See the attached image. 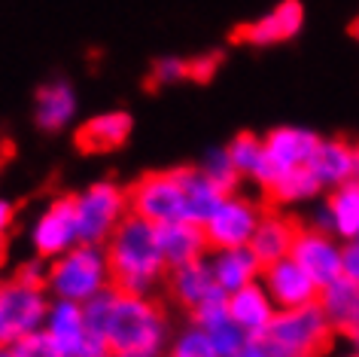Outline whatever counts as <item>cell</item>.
Segmentation results:
<instances>
[{
    "label": "cell",
    "mask_w": 359,
    "mask_h": 357,
    "mask_svg": "<svg viewBox=\"0 0 359 357\" xmlns=\"http://www.w3.org/2000/svg\"><path fill=\"white\" fill-rule=\"evenodd\" d=\"M76 113V92L65 77L43 83L34 98V122L43 131H61Z\"/></svg>",
    "instance_id": "ac0fdd59"
},
{
    "label": "cell",
    "mask_w": 359,
    "mask_h": 357,
    "mask_svg": "<svg viewBox=\"0 0 359 357\" xmlns=\"http://www.w3.org/2000/svg\"><path fill=\"white\" fill-rule=\"evenodd\" d=\"M107 290L116 297H147L149 287L168 275L158 226L137 214H125L107 238Z\"/></svg>",
    "instance_id": "6da1fadb"
},
{
    "label": "cell",
    "mask_w": 359,
    "mask_h": 357,
    "mask_svg": "<svg viewBox=\"0 0 359 357\" xmlns=\"http://www.w3.org/2000/svg\"><path fill=\"white\" fill-rule=\"evenodd\" d=\"M49 336H52V342H55L61 357H79V351H83V339H86L83 309L74 306L70 299L61 302V306L52 311Z\"/></svg>",
    "instance_id": "7402d4cb"
},
{
    "label": "cell",
    "mask_w": 359,
    "mask_h": 357,
    "mask_svg": "<svg viewBox=\"0 0 359 357\" xmlns=\"http://www.w3.org/2000/svg\"><path fill=\"white\" fill-rule=\"evenodd\" d=\"M177 174H180L183 195H186V217L204 226V223L213 217V211L222 205L226 193H222L201 168H177Z\"/></svg>",
    "instance_id": "d6986e66"
},
{
    "label": "cell",
    "mask_w": 359,
    "mask_h": 357,
    "mask_svg": "<svg viewBox=\"0 0 359 357\" xmlns=\"http://www.w3.org/2000/svg\"><path fill=\"white\" fill-rule=\"evenodd\" d=\"M326 208L332 214L338 235H347V238L359 235V181H344L341 186H335Z\"/></svg>",
    "instance_id": "d4e9b609"
},
{
    "label": "cell",
    "mask_w": 359,
    "mask_h": 357,
    "mask_svg": "<svg viewBox=\"0 0 359 357\" xmlns=\"http://www.w3.org/2000/svg\"><path fill=\"white\" fill-rule=\"evenodd\" d=\"M104 257L95 247H76L67 257H61L58 263H52L49 269V284L55 287L65 299H92L97 290L104 287Z\"/></svg>",
    "instance_id": "52a82bcc"
},
{
    "label": "cell",
    "mask_w": 359,
    "mask_h": 357,
    "mask_svg": "<svg viewBox=\"0 0 359 357\" xmlns=\"http://www.w3.org/2000/svg\"><path fill=\"white\" fill-rule=\"evenodd\" d=\"M292 260L299 263L323 290H326L332 281H338L341 275H344V272H341V254L335 251V245L329 242L326 232H320L313 226L302 229L299 242H295V247H292Z\"/></svg>",
    "instance_id": "4fadbf2b"
},
{
    "label": "cell",
    "mask_w": 359,
    "mask_h": 357,
    "mask_svg": "<svg viewBox=\"0 0 359 357\" xmlns=\"http://www.w3.org/2000/svg\"><path fill=\"white\" fill-rule=\"evenodd\" d=\"M350 181H359V144H353V171H350Z\"/></svg>",
    "instance_id": "e575fe53"
},
{
    "label": "cell",
    "mask_w": 359,
    "mask_h": 357,
    "mask_svg": "<svg viewBox=\"0 0 359 357\" xmlns=\"http://www.w3.org/2000/svg\"><path fill=\"white\" fill-rule=\"evenodd\" d=\"M158 242H161V251H165L168 269H180L186 263L204 260V254L210 251L204 226L192 220H177V223L158 226Z\"/></svg>",
    "instance_id": "e0dca14e"
},
{
    "label": "cell",
    "mask_w": 359,
    "mask_h": 357,
    "mask_svg": "<svg viewBox=\"0 0 359 357\" xmlns=\"http://www.w3.org/2000/svg\"><path fill=\"white\" fill-rule=\"evenodd\" d=\"M302 229H304L302 220L277 214L274 208L265 211V217L259 220L253 238H250V245H247L250 254H253L256 263H259V275H262L268 266L292 257V247H295V242H299Z\"/></svg>",
    "instance_id": "30bf717a"
},
{
    "label": "cell",
    "mask_w": 359,
    "mask_h": 357,
    "mask_svg": "<svg viewBox=\"0 0 359 357\" xmlns=\"http://www.w3.org/2000/svg\"><path fill=\"white\" fill-rule=\"evenodd\" d=\"M116 297V293H113ZM165 333V311L152 297H116L110 324H107V345L113 354H156Z\"/></svg>",
    "instance_id": "3957f363"
},
{
    "label": "cell",
    "mask_w": 359,
    "mask_h": 357,
    "mask_svg": "<svg viewBox=\"0 0 359 357\" xmlns=\"http://www.w3.org/2000/svg\"><path fill=\"white\" fill-rule=\"evenodd\" d=\"M0 357H13L10 351H6V348H0Z\"/></svg>",
    "instance_id": "74e56055"
},
{
    "label": "cell",
    "mask_w": 359,
    "mask_h": 357,
    "mask_svg": "<svg viewBox=\"0 0 359 357\" xmlns=\"http://www.w3.org/2000/svg\"><path fill=\"white\" fill-rule=\"evenodd\" d=\"M268 205H256L244 195H226L222 205L213 211V217L204 223V235H208L210 251H235L247 247L259 220L265 217Z\"/></svg>",
    "instance_id": "8992f818"
},
{
    "label": "cell",
    "mask_w": 359,
    "mask_h": 357,
    "mask_svg": "<svg viewBox=\"0 0 359 357\" xmlns=\"http://www.w3.org/2000/svg\"><path fill=\"white\" fill-rule=\"evenodd\" d=\"M131 116L125 110H107L92 116L88 122H83L76 131V147L79 153L97 156V153H113L119 150L131 135Z\"/></svg>",
    "instance_id": "2e32d148"
},
{
    "label": "cell",
    "mask_w": 359,
    "mask_h": 357,
    "mask_svg": "<svg viewBox=\"0 0 359 357\" xmlns=\"http://www.w3.org/2000/svg\"><path fill=\"white\" fill-rule=\"evenodd\" d=\"M350 357H359V354H350Z\"/></svg>",
    "instance_id": "f35d334b"
},
{
    "label": "cell",
    "mask_w": 359,
    "mask_h": 357,
    "mask_svg": "<svg viewBox=\"0 0 359 357\" xmlns=\"http://www.w3.org/2000/svg\"><path fill=\"white\" fill-rule=\"evenodd\" d=\"M128 214V190L113 181L92 183L76 195V242L95 247L113 235V229Z\"/></svg>",
    "instance_id": "277c9868"
},
{
    "label": "cell",
    "mask_w": 359,
    "mask_h": 357,
    "mask_svg": "<svg viewBox=\"0 0 359 357\" xmlns=\"http://www.w3.org/2000/svg\"><path fill=\"white\" fill-rule=\"evenodd\" d=\"M229 315H231V320H235L241 330H247V336L262 333V330L271 324V318H274L271 315V306H268V299H265V293L259 290L253 281L231 293Z\"/></svg>",
    "instance_id": "44dd1931"
},
{
    "label": "cell",
    "mask_w": 359,
    "mask_h": 357,
    "mask_svg": "<svg viewBox=\"0 0 359 357\" xmlns=\"http://www.w3.org/2000/svg\"><path fill=\"white\" fill-rule=\"evenodd\" d=\"M213 275H217L222 290H241L244 284L253 281V275H259V263L256 257L250 254V247H235V251H219L217 266H213Z\"/></svg>",
    "instance_id": "cb8c5ba5"
},
{
    "label": "cell",
    "mask_w": 359,
    "mask_h": 357,
    "mask_svg": "<svg viewBox=\"0 0 359 357\" xmlns=\"http://www.w3.org/2000/svg\"><path fill=\"white\" fill-rule=\"evenodd\" d=\"M323 190L320 177L311 171V165H302V168H290V171L277 174L271 186H265L268 193V208H277V205H290V202H302V199H311Z\"/></svg>",
    "instance_id": "603a6c76"
},
{
    "label": "cell",
    "mask_w": 359,
    "mask_h": 357,
    "mask_svg": "<svg viewBox=\"0 0 359 357\" xmlns=\"http://www.w3.org/2000/svg\"><path fill=\"white\" fill-rule=\"evenodd\" d=\"M302 25H304V6L299 0H280L271 13L238 25L231 40L247 43V46H274V43L292 40L302 31Z\"/></svg>",
    "instance_id": "8fae6325"
},
{
    "label": "cell",
    "mask_w": 359,
    "mask_h": 357,
    "mask_svg": "<svg viewBox=\"0 0 359 357\" xmlns=\"http://www.w3.org/2000/svg\"><path fill=\"white\" fill-rule=\"evenodd\" d=\"M183 79H192V58H180V56H165L158 58L149 70L147 86L161 89V86H177Z\"/></svg>",
    "instance_id": "83f0119b"
},
{
    "label": "cell",
    "mask_w": 359,
    "mask_h": 357,
    "mask_svg": "<svg viewBox=\"0 0 359 357\" xmlns=\"http://www.w3.org/2000/svg\"><path fill=\"white\" fill-rule=\"evenodd\" d=\"M219 61L222 56H198V58H192V79H201V83H208V79L213 77V70L219 67Z\"/></svg>",
    "instance_id": "4dcf8cb0"
},
{
    "label": "cell",
    "mask_w": 359,
    "mask_h": 357,
    "mask_svg": "<svg viewBox=\"0 0 359 357\" xmlns=\"http://www.w3.org/2000/svg\"><path fill=\"white\" fill-rule=\"evenodd\" d=\"M262 141H265V159H268V165H271V171L277 177V174L290 171V168L311 165V159H313V153H317L323 138L317 135V131H311V129L280 126V129L268 131Z\"/></svg>",
    "instance_id": "7c38bea8"
},
{
    "label": "cell",
    "mask_w": 359,
    "mask_h": 357,
    "mask_svg": "<svg viewBox=\"0 0 359 357\" xmlns=\"http://www.w3.org/2000/svg\"><path fill=\"white\" fill-rule=\"evenodd\" d=\"M350 34H353V40H359V19H356L353 25H350Z\"/></svg>",
    "instance_id": "d590c367"
},
{
    "label": "cell",
    "mask_w": 359,
    "mask_h": 357,
    "mask_svg": "<svg viewBox=\"0 0 359 357\" xmlns=\"http://www.w3.org/2000/svg\"><path fill=\"white\" fill-rule=\"evenodd\" d=\"M113 357H152V354H113Z\"/></svg>",
    "instance_id": "8d00e7d4"
},
{
    "label": "cell",
    "mask_w": 359,
    "mask_h": 357,
    "mask_svg": "<svg viewBox=\"0 0 359 357\" xmlns=\"http://www.w3.org/2000/svg\"><path fill=\"white\" fill-rule=\"evenodd\" d=\"M311 171L320 177L323 186H341L344 181H350V171H353V144H347L341 138L320 141L317 153L311 159Z\"/></svg>",
    "instance_id": "ffe728a7"
},
{
    "label": "cell",
    "mask_w": 359,
    "mask_h": 357,
    "mask_svg": "<svg viewBox=\"0 0 359 357\" xmlns=\"http://www.w3.org/2000/svg\"><path fill=\"white\" fill-rule=\"evenodd\" d=\"M13 214H15L13 205L0 199V238H6V229H10V223H13Z\"/></svg>",
    "instance_id": "d6a6232c"
},
{
    "label": "cell",
    "mask_w": 359,
    "mask_h": 357,
    "mask_svg": "<svg viewBox=\"0 0 359 357\" xmlns=\"http://www.w3.org/2000/svg\"><path fill=\"white\" fill-rule=\"evenodd\" d=\"M125 190H128V211L156 223V226L189 220L186 217V195L177 168L174 171H149L131 186H125Z\"/></svg>",
    "instance_id": "5b68a950"
},
{
    "label": "cell",
    "mask_w": 359,
    "mask_h": 357,
    "mask_svg": "<svg viewBox=\"0 0 359 357\" xmlns=\"http://www.w3.org/2000/svg\"><path fill=\"white\" fill-rule=\"evenodd\" d=\"M43 315H46L43 290H31L19 281L0 284V348L34 333Z\"/></svg>",
    "instance_id": "ba28073f"
},
{
    "label": "cell",
    "mask_w": 359,
    "mask_h": 357,
    "mask_svg": "<svg viewBox=\"0 0 359 357\" xmlns=\"http://www.w3.org/2000/svg\"><path fill=\"white\" fill-rule=\"evenodd\" d=\"M70 242H76V195H58L34 229V245L46 260L61 254Z\"/></svg>",
    "instance_id": "9a60e30c"
},
{
    "label": "cell",
    "mask_w": 359,
    "mask_h": 357,
    "mask_svg": "<svg viewBox=\"0 0 359 357\" xmlns=\"http://www.w3.org/2000/svg\"><path fill=\"white\" fill-rule=\"evenodd\" d=\"M231 357H265V354H262V351H256V348H253V345H250V342H247V345H244V348H241V351H238V354H231Z\"/></svg>",
    "instance_id": "836d02e7"
},
{
    "label": "cell",
    "mask_w": 359,
    "mask_h": 357,
    "mask_svg": "<svg viewBox=\"0 0 359 357\" xmlns=\"http://www.w3.org/2000/svg\"><path fill=\"white\" fill-rule=\"evenodd\" d=\"M247 342L265 357H323L335 345V327L320 302H313L283 309L262 333H253Z\"/></svg>",
    "instance_id": "7a4b0ae2"
},
{
    "label": "cell",
    "mask_w": 359,
    "mask_h": 357,
    "mask_svg": "<svg viewBox=\"0 0 359 357\" xmlns=\"http://www.w3.org/2000/svg\"><path fill=\"white\" fill-rule=\"evenodd\" d=\"M226 150H229L235 168L241 171V177H253L259 183V177L265 171V141L256 138L253 131H241Z\"/></svg>",
    "instance_id": "484cf974"
},
{
    "label": "cell",
    "mask_w": 359,
    "mask_h": 357,
    "mask_svg": "<svg viewBox=\"0 0 359 357\" xmlns=\"http://www.w3.org/2000/svg\"><path fill=\"white\" fill-rule=\"evenodd\" d=\"M341 272H344V278L359 284V242L341 251Z\"/></svg>",
    "instance_id": "1f68e13d"
},
{
    "label": "cell",
    "mask_w": 359,
    "mask_h": 357,
    "mask_svg": "<svg viewBox=\"0 0 359 357\" xmlns=\"http://www.w3.org/2000/svg\"><path fill=\"white\" fill-rule=\"evenodd\" d=\"M165 290H168V299L177 302L189 318L198 309L210 306V302L226 299V290L219 287L217 275H213V266H208L204 260L186 263V266H180V269H168Z\"/></svg>",
    "instance_id": "9c48e42d"
},
{
    "label": "cell",
    "mask_w": 359,
    "mask_h": 357,
    "mask_svg": "<svg viewBox=\"0 0 359 357\" xmlns=\"http://www.w3.org/2000/svg\"><path fill=\"white\" fill-rule=\"evenodd\" d=\"M174 357H219V351H217V345H213V339L198 327L180 339L174 348Z\"/></svg>",
    "instance_id": "f546056e"
},
{
    "label": "cell",
    "mask_w": 359,
    "mask_h": 357,
    "mask_svg": "<svg viewBox=\"0 0 359 357\" xmlns=\"http://www.w3.org/2000/svg\"><path fill=\"white\" fill-rule=\"evenodd\" d=\"M204 174L210 177L213 183L219 186L226 195H235L238 190V183H241V171L235 168V162H231V156H229V150L222 147V150H210L208 156H204V162L198 165Z\"/></svg>",
    "instance_id": "4316f807"
},
{
    "label": "cell",
    "mask_w": 359,
    "mask_h": 357,
    "mask_svg": "<svg viewBox=\"0 0 359 357\" xmlns=\"http://www.w3.org/2000/svg\"><path fill=\"white\" fill-rule=\"evenodd\" d=\"M13 357H61L49 333H28L13 342Z\"/></svg>",
    "instance_id": "f1b7e54d"
},
{
    "label": "cell",
    "mask_w": 359,
    "mask_h": 357,
    "mask_svg": "<svg viewBox=\"0 0 359 357\" xmlns=\"http://www.w3.org/2000/svg\"><path fill=\"white\" fill-rule=\"evenodd\" d=\"M262 278L268 281V287H271L274 299L280 302L283 309L313 306V302L323 299V287L302 269L299 263L292 260V257H286V260L268 266V269L262 272Z\"/></svg>",
    "instance_id": "5bb4252c"
}]
</instances>
